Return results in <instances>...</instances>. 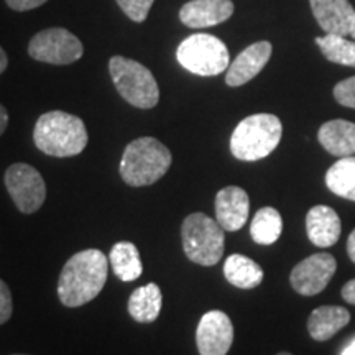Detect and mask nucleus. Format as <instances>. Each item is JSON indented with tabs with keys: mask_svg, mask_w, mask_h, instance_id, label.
<instances>
[{
	"mask_svg": "<svg viewBox=\"0 0 355 355\" xmlns=\"http://www.w3.org/2000/svg\"><path fill=\"white\" fill-rule=\"evenodd\" d=\"M13 301L12 293L6 283L0 279V324H6L12 318Z\"/></svg>",
	"mask_w": 355,
	"mask_h": 355,
	"instance_id": "nucleus-27",
	"label": "nucleus"
},
{
	"mask_svg": "<svg viewBox=\"0 0 355 355\" xmlns=\"http://www.w3.org/2000/svg\"><path fill=\"white\" fill-rule=\"evenodd\" d=\"M316 44L326 60L331 63L355 68V40H347L343 35H324L316 38Z\"/></svg>",
	"mask_w": 355,
	"mask_h": 355,
	"instance_id": "nucleus-24",
	"label": "nucleus"
},
{
	"mask_svg": "<svg viewBox=\"0 0 355 355\" xmlns=\"http://www.w3.org/2000/svg\"><path fill=\"white\" fill-rule=\"evenodd\" d=\"M232 13V0H191L181 7L180 20L189 28H207L229 20Z\"/></svg>",
	"mask_w": 355,
	"mask_h": 355,
	"instance_id": "nucleus-15",
	"label": "nucleus"
},
{
	"mask_svg": "<svg viewBox=\"0 0 355 355\" xmlns=\"http://www.w3.org/2000/svg\"><path fill=\"white\" fill-rule=\"evenodd\" d=\"M282 230L283 219L275 207H261L250 224L252 239L260 245H272L279 239Z\"/></svg>",
	"mask_w": 355,
	"mask_h": 355,
	"instance_id": "nucleus-23",
	"label": "nucleus"
},
{
	"mask_svg": "<svg viewBox=\"0 0 355 355\" xmlns=\"http://www.w3.org/2000/svg\"><path fill=\"white\" fill-rule=\"evenodd\" d=\"M83 53V43L66 28L43 30L35 35L28 44V55L48 64H71L78 61Z\"/></svg>",
	"mask_w": 355,
	"mask_h": 355,
	"instance_id": "nucleus-8",
	"label": "nucleus"
},
{
	"mask_svg": "<svg viewBox=\"0 0 355 355\" xmlns=\"http://www.w3.org/2000/svg\"><path fill=\"white\" fill-rule=\"evenodd\" d=\"M278 355H293V354H290V352H279Z\"/></svg>",
	"mask_w": 355,
	"mask_h": 355,
	"instance_id": "nucleus-35",
	"label": "nucleus"
},
{
	"mask_svg": "<svg viewBox=\"0 0 355 355\" xmlns=\"http://www.w3.org/2000/svg\"><path fill=\"white\" fill-rule=\"evenodd\" d=\"M283 135V125L273 114H255L235 127L230 152L242 162H257L275 152Z\"/></svg>",
	"mask_w": 355,
	"mask_h": 355,
	"instance_id": "nucleus-4",
	"label": "nucleus"
},
{
	"mask_svg": "<svg viewBox=\"0 0 355 355\" xmlns=\"http://www.w3.org/2000/svg\"><path fill=\"white\" fill-rule=\"evenodd\" d=\"M7 6L12 8V10L17 12H26V10H33L43 3H46L48 0H6Z\"/></svg>",
	"mask_w": 355,
	"mask_h": 355,
	"instance_id": "nucleus-28",
	"label": "nucleus"
},
{
	"mask_svg": "<svg viewBox=\"0 0 355 355\" xmlns=\"http://www.w3.org/2000/svg\"><path fill=\"white\" fill-rule=\"evenodd\" d=\"M109 73L119 94L139 109H153L159 101V89L152 71L125 56H112Z\"/></svg>",
	"mask_w": 355,
	"mask_h": 355,
	"instance_id": "nucleus-5",
	"label": "nucleus"
},
{
	"mask_svg": "<svg viewBox=\"0 0 355 355\" xmlns=\"http://www.w3.org/2000/svg\"><path fill=\"white\" fill-rule=\"evenodd\" d=\"M334 97L340 105L355 109V76L344 79L334 87Z\"/></svg>",
	"mask_w": 355,
	"mask_h": 355,
	"instance_id": "nucleus-26",
	"label": "nucleus"
},
{
	"mask_svg": "<svg viewBox=\"0 0 355 355\" xmlns=\"http://www.w3.org/2000/svg\"><path fill=\"white\" fill-rule=\"evenodd\" d=\"M337 270V261L331 254H314L293 268L290 283L293 290L303 296H316L329 285Z\"/></svg>",
	"mask_w": 355,
	"mask_h": 355,
	"instance_id": "nucleus-10",
	"label": "nucleus"
},
{
	"mask_svg": "<svg viewBox=\"0 0 355 355\" xmlns=\"http://www.w3.org/2000/svg\"><path fill=\"white\" fill-rule=\"evenodd\" d=\"M314 19L327 35L350 37L355 25V10L349 0H309Z\"/></svg>",
	"mask_w": 355,
	"mask_h": 355,
	"instance_id": "nucleus-12",
	"label": "nucleus"
},
{
	"mask_svg": "<svg viewBox=\"0 0 355 355\" xmlns=\"http://www.w3.org/2000/svg\"><path fill=\"white\" fill-rule=\"evenodd\" d=\"M347 254L350 257V260L355 263V229L354 232L349 235V241H347Z\"/></svg>",
	"mask_w": 355,
	"mask_h": 355,
	"instance_id": "nucleus-31",
	"label": "nucleus"
},
{
	"mask_svg": "<svg viewBox=\"0 0 355 355\" xmlns=\"http://www.w3.org/2000/svg\"><path fill=\"white\" fill-rule=\"evenodd\" d=\"M109 273V259L97 248L78 252L66 261L58 279V298L66 308H79L102 291Z\"/></svg>",
	"mask_w": 355,
	"mask_h": 355,
	"instance_id": "nucleus-1",
	"label": "nucleus"
},
{
	"mask_svg": "<svg viewBox=\"0 0 355 355\" xmlns=\"http://www.w3.org/2000/svg\"><path fill=\"white\" fill-rule=\"evenodd\" d=\"M180 64L198 76H217L229 68V50L214 35L196 33L180 43L176 51Z\"/></svg>",
	"mask_w": 355,
	"mask_h": 355,
	"instance_id": "nucleus-7",
	"label": "nucleus"
},
{
	"mask_svg": "<svg viewBox=\"0 0 355 355\" xmlns=\"http://www.w3.org/2000/svg\"><path fill=\"white\" fill-rule=\"evenodd\" d=\"M234 343V326L222 311H209L201 318L196 344L201 355H225Z\"/></svg>",
	"mask_w": 355,
	"mask_h": 355,
	"instance_id": "nucleus-11",
	"label": "nucleus"
},
{
	"mask_svg": "<svg viewBox=\"0 0 355 355\" xmlns=\"http://www.w3.org/2000/svg\"><path fill=\"white\" fill-rule=\"evenodd\" d=\"M224 275L230 285L241 288V290H252L257 288L263 279L261 266L248 257L234 254L224 263Z\"/></svg>",
	"mask_w": 355,
	"mask_h": 355,
	"instance_id": "nucleus-21",
	"label": "nucleus"
},
{
	"mask_svg": "<svg viewBox=\"0 0 355 355\" xmlns=\"http://www.w3.org/2000/svg\"><path fill=\"white\" fill-rule=\"evenodd\" d=\"M8 125V114L6 107H3L2 104H0V135H2L3 132H6V128Z\"/></svg>",
	"mask_w": 355,
	"mask_h": 355,
	"instance_id": "nucleus-30",
	"label": "nucleus"
},
{
	"mask_svg": "<svg viewBox=\"0 0 355 355\" xmlns=\"http://www.w3.org/2000/svg\"><path fill=\"white\" fill-rule=\"evenodd\" d=\"M35 145L48 157H76L87 146V130L76 115L51 110L37 121L33 130Z\"/></svg>",
	"mask_w": 355,
	"mask_h": 355,
	"instance_id": "nucleus-2",
	"label": "nucleus"
},
{
	"mask_svg": "<svg viewBox=\"0 0 355 355\" xmlns=\"http://www.w3.org/2000/svg\"><path fill=\"white\" fill-rule=\"evenodd\" d=\"M350 321V313L340 306H319L309 314L308 331L314 340L324 343L334 337Z\"/></svg>",
	"mask_w": 355,
	"mask_h": 355,
	"instance_id": "nucleus-18",
	"label": "nucleus"
},
{
	"mask_svg": "<svg viewBox=\"0 0 355 355\" xmlns=\"http://www.w3.org/2000/svg\"><path fill=\"white\" fill-rule=\"evenodd\" d=\"M7 66H8V58L6 55V51H3L2 48H0V74H2L3 71L7 69Z\"/></svg>",
	"mask_w": 355,
	"mask_h": 355,
	"instance_id": "nucleus-32",
	"label": "nucleus"
},
{
	"mask_svg": "<svg viewBox=\"0 0 355 355\" xmlns=\"http://www.w3.org/2000/svg\"><path fill=\"white\" fill-rule=\"evenodd\" d=\"M109 263L115 277L122 282H135L144 273L139 248L132 242H117L109 254Z\"/></svg>",
	"mask_w": 355,
	"mask_h": 355,
	"instance_id": "nucleus-20",
	"label": "nucleus"
},
{
	"mask_svg": "<svg viewBox=\"0 0 355 355\" xmlns=\"http://www.w3.org/2000/svg\"><path fill=\"white\" fill-rule=\"evenodd\" d=\"M340 355H355V339L344 349V352Z\"/></svg>",
	"mask_w": 355,
	"mask_h": 355,
	"instance_id": "nucleus-33",
	"label": "nucleus"
},
{
	"mask_svg": "<svg viewBox=\"0 0 355 355\" xmlns=\"http://www.w3.org/2000/svg\"><path fill=\"white\" fill-rule=\"evenodd\" d=\"M306 232L316 247L327 248L339 241L343 232L337 212L329 206H314L306 214Z\"/></svg>",
	"mask_w": 355,
	"mask_h": 355,
	"instance_id": "nucleus-16",
	"label": "nucleus"
},
{
	"mask_svg": "<svg viewBox=\"0 0 355 355\" xmlns=\"http://www.w3.org/2000/svg\"><path fill=\"white\" fill-rule=\"evenodd\" d=\"M171 162V152L162 141L153 137H141L130 141L123 150L121 176L133 188L150 186L166 175Z\"/></svg>",
	"mask_w": 355,
	"mask_h": 355,
	"instance_id": "nucleus-3",
	"label": "nucleus"
},
{
	"mask_svg": "<svg viewBox=\"0 0 355 355\" xmlns=\"http://www.w3.org/2000/svg\"><path fill=\"white\" fill-rule=\"evenodd\" d=\"M6 186L17 209L24 214L37 212L46 199V184L42 175L26 163H15L8 168Z\"/></svg>",
	"mask_w": 355,
	"mask_h": 355,
	"instance_id": "nucleus-9",
	"label": "nucleus"
},
{
	"mask_svg": "<svg viewBox=\"0 0 355 355\" xmlns=\"http://www.w3.org/2000/svg\"><path fill=\"white\" fill-rule=\"evenodd\" d=\"M183 250L193 263L214 266L224 254V229L202 212L189 214L181 225Z\"/></svg>",
	"mask_w": 355,
	"mask_h": 355,
	"instance_id": "nucleus-6",
	"label": "nucleus"
},
{
	"mask_svg": "<svg viewBox=\"0 0 355 355\" xmlns=\"http://www.w3.org/2000/svg\"><path fill=\"white\" fill-rule=\"evenodd\" d=\"M250 201L248 194L239 186H227L216 196V220L224 230H241L248 219Z\"/></svg>",
	"mask_w": 355,
	"mask_h": 355,
	"instance_id": "nucleus-13",
	"label": "nucleus"
},
{
	"mask_svg": "<svg viewBox=\"0 0 355 355\" xmlns=\"http://www.w3.org/2000/svg\"><path fill=\"white\" fill-rule=\"evenodd\" d=\"M15 355H21V354H15Z\"/></svg>",
	"mask_w": 355,
	"mask_h": 355,
	"instance_id": "nucleus-36",
	"label": "nucleus"
},
{
	"mask_svg": "<svg viewBox=\"0 0 355 355\" xmlns=\"http://www.w3.org/2000/svg\"><path fill=\"white\" fill-rule=\"evenodd\" d=\"M326 184L337 196L355 202V155L339 158L327 170Z\"/></svg>",
	"mask_w": 355,
	"mask_h": 355,
	"instance_id": "nucleus-22",
	"label": "nucleus"
},
{
	"mask_svg": "<svg viewBox=\"0 0 355 355\" xmlns=\"http://www.w3.org/2000/svg\"><path fill=\"white\" fill-rule=\"evenodd\" d=\"M340 293H343V298L347 301L349 304L355 306V279H350V282L345 283Z\"/></svg>",
	"mask_w": 355,
	"mask_h": 355,
	"instance_id": "nucleus-29",
	"label": "nucleus"
},
{
	"mask_svg": "<svg viewBox=\"0 0 355 355\" xmlns=\"http://www.w3.org/2000/svg\"><path fill=\"white\" fill-rule=\"evenodd\" d=\"M155 0H117L119 7L133 21H144L148 17Z\"/></svg>",
	"mask_w": 355,
	"mask_h": 355,
	"instance_id": "nucleus-25",
	"label": "nucleus"
},
{
	"mask_svg": "<svg viewBox=\"0 0 355 355\" xmlns=\"http://www.w3.org/2000/svg\"><path fill=\"white\" fill-rule=\"evenodd\" d=\"M163 296L157 283L137 288L128 300V313L137 322H153L157 321L162 311Z\"/></svg>",
	"mask_w": 355,
	"mask_h": 355,
	"instance_id": "nucleus-19",
	"label": "nucleus"
},
{
	"mask_svg": "<svg viewBox=\"0 0 355 355\" xmlns=\"http://www.w3.org/2000/svg\"><path fill=\"white\" fill-rule=\"evenodd\" d=\"M319 144L327 153L345 158L355 155V123L336 119L322 123L318 132Z\"/></svg>",
	"mask_w": 355,
	"mask_h": 355,
	"instance_id": "nucleus-17",
	"label": "nucleus"
},
{
	"mask_svg": "<svg viewBox=\"0 0 355 355\" xmlns=\"http://www.w3.org/2000/svg\"><path fill=\"white\" fill-rule=\"evenodd\" d=\"M272 51L273 46L268 42H259L245 48L232 61V64H229L227 74H225L227 86L239 87L252 81L265 68V64L268 63Z\"/></svg>",
	"mask_w": 355,
	"mask_h": 355,
	"instance_id": "nucleus-14",
	"label": "nucleus"
},
{
	"mask_svg": "<svg viewBox=\"0 0 355 355\" xmlns=\"http://www.w3.org/2000/svg\"><path fill=\"white\" fill-rule=\"evenodd\" d=\"M350 37L355 40V25H354V28H352V33H350Z\"/></svg>",
	"mask_w": 355,
	"mask_h": 355,
	"instance_id": "nucleus-34",
	"label": "nucleus"
}]
</instances>
